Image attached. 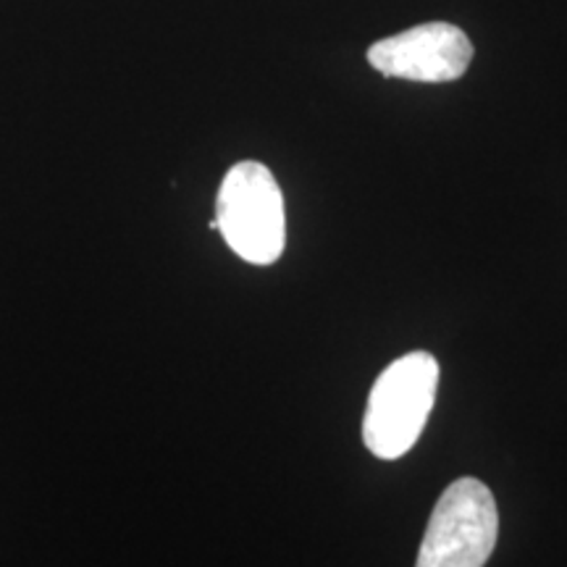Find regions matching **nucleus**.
I'll return each mask as SVG.
<instances>
[{
	"mask_svg": "<svg viewBox=\"0 0 567 567\" xmlns=\"http://www.w3.org/2000/svg\"><path fill=\"white\" fill-rule=\"evenodd\" d=\"M499 536L496 499L484 481L460 478L431 513L415 567H484Z\"/></svg>",
	"mask_w": 567,
	"mask_h": 567,
	"instance_id": "obj_3",
	"label": "nucleus"
},
{
	"mask_svg": "<svg viewBox=\"0 0 567 567\" xmlns=\"http://www.w3.org/2000/svg\"><path fill=\"white\" fill-rule=\"evenodd\" d=\"M216 224L237 258L271 266L287 245L284 195L271 168L243 161L226 172L216 200Z\"/></svg>",
	"mask_w": 567,
	"mask_h": 567,
	"instance_id": "obj_2",
	"label": "nucleus"
},
{
	"mask_svg": "<svg viewBox=\"0 0 567 567\" xmlns=\"http://www.w3.org/2000/svg\"><path fill=\"white\" fill-rule=\"evenodd\" d=\"M473 61V42L450 21H429L373 42L368 63L392 80L442 84L455 82Z\"/></svg>",
	"mask_w": 567,
	"mask_h": 567,
	"instance_id": "obj_4",
	"label": "nucleus"
},
{
	"mask_svg": "<svg viewBox=\"0 0 567 567\" xmlns=\"http://www.w3.org/2000/svg\"><path fill=\"white\" fill-rule=\"evenodd\" d=\"M439 363L431 352H408L375 379L363 417V442L371 455L396 460L421 439L436 402Z\"/></svg>",
	"mask_w": 567,
	"mask_h": 567,
	"instance_id": "obj_1",
	"label": "nucleus"
}]
</instances>
